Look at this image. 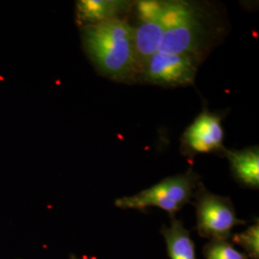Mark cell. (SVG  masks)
Masks as SVG:
<instances>
[{
	"label": "cell",
	"instance_id": "4",
	"mask_svg": "<svg viewBox=\"0 0 259 259\" xmlns=\"http://www.w3.org/2000/svg\"><path fill=\"white\" fill-rule=\"evenodd\" d=\"M201 63L200 59L188 54L157 52L141 67L137 82L162 88L191 85Z\"/></svg>",
	"mask_w": 259,
	"mask_h": 259
},
{
	"label": "cell",
	"instance_id": "8",
	"mask_svg": "<svg viewBox=\"0 0 259 259\" xmlns=\"http://www.w3.org/2000/svg\"><path fill=\"white\" fill-rule=\"evenodd\" d=\"M223 155L228 158L232 174L238 182L252 189H258L259 150L257 146L242 150L225 149Z\"/></svg>",
	"mask_w": 259,
	"mask_h": 259
},
{
	"label": "cell",
	"instance_id": "7",
	"mask_svg": "<svg viewBox=\"0 0 259 259\" xmlns=\"http://www.w3.org/2000/svg\"><path fill=\"white\" fill-rule=\"evenodd\" d=\"M132 3L120 0H81L76 3V21L79 27L120 19Z\"/></svg>",
	"mask_w": 259,
	"mask_h": 259
},
{
	"label": "cell",
	"instance_id": "1",
	"mask_svg": "<svg viewBox=\"0 0 259 259\" xmlns=\"http://www.w3.org/2000/svg\"><path fill=\"white\" fill-rule=\"evenodd\" d=\"M83 50L103 76L123 83L137 82L139 64L134 27L125 19H112L81 28Z\"/></svg>",
	"mask_w": 259,
	"mask_h": 259
},
{
	"label": "cell",
	"instance_id": "9",
	"mask_svg": "<svg viewBox=\"0 0 259 259\" xmlns=\"http://www.w3.org/2000/svg\"><path fill=\"white\" fill-rule=\"evenodd\" d=\"M164 33L165 28L158 21H145L134 27V41L139 71L149 59L159 51Z\"/></svg>",
	"mask_w": 259,
	"mask_h": 259
},
{
	"label": "cell",
	"instance_id": "5",
	"mask_svg": "<svg viewBox=\"0 0 259 259\" xmlns=\"http://www.w3.org/2000/svg\"><path fill=\"white\" fill-rule=\"evenodd\" d=\"M211 27L204 13L196 6L192 15L184 22L165 31L158 52L188 54L203 61L213 42Z\"/></svg>",
	"mask_w": 259,
	"mask_h": 259
},
{
	"label": "cell",
	"instance_id": "11",
	"mask_svg": "<svg viewBox=\"0 0 259 259\" xmlns=\"http://www.w3.org/2000/svg\"><path fill=\"white\" fill-rule=\"evenodd\" d=\"M196 6L186 1H162L158 22L165 31L176 27L192 15Z\"/></svg>",
	"mask_w": 259,
	"mask_h": 259
},
{
	"label": "cell",
	"instance_id": "3",
	"mask_svg": "<svg viewBox=\"0 0 259 259\" xmlns=\"http://www.w3.org/2000/svg\"><path fill=\"white\" fill-rule=\"evenodd\" d=\"M197 232L209 240H229L235 226L246 225L237 218L230 198L208 191L201 182L195 192Z\"/></svg>",
	"mask_w": 259,
	"mask_h": 259
},
{
	"label": "cell",
	"instance_id": "6",
	"mask_svg": "<svg viewBox=\"0 0 259 259\" xmlns=\"http://www.w3.org/2000/svg\"><path fill=\"white\" fill-rule=\"evenodd\" d=\"M222 117L204 108L194 121L185 129L181 138V152L187 157L199 154L222 153L225 133Z\"/></svg>",
	"mask_w": 259,
	"mask_h": 259
},
{
	"label": "cell",
	"instance_id": "15",
	"mask_svg": "<svg viewBox=\"0 0 259 259\" xmlns=\"http://www.w3.org/2000/svg\"><path fill=\"white\" fill-rule=\"evenodd\" d=\"M69 259H85V258H82V257H79V256H76V255H74V254H71V255H70V257H69Z\"/></svg>",
	"mask_w": 259,
	"mask_h": 259
},
{
	"label": "cell",
	"instance_id": "12",
	"mask_svg": "<svg viewBox=\"0 0 259 259\" xmlns=\"http://www.w3.org/2000/svg\"><path fill=\"white\" fill-rule=\"evenodd\" d=\"M233 244L241 247L248 258L259 259V222L253 223L244 232L231 236Z\"/></svg>",
	"mask_w": 259,
	"mask_h": 259
},
{
	"label": "cell",
	"instance_id": "2",
	"mask_svg": "<svg viewBox=\"0 0 259 259\" xmlns=\"http://www.w3.org/2000/svg\"><path fill=\"white\" fill-rule=\"evenodd\" d=\"M200 183V176L189 169L183 174L168 177L138 194L119 198L115 201V205L123 209L156 206L165 210L170 216H175L185 204L191 202Z\"/></svg>",
	"mask_w": 259,
	"mask_h": 259
},
{
	"label": "cell",
	"instance_id": "14",
	"mask_svg": "<svg viewBox=\"0 0 259 259\" xmlns=\"http://www.w3.org/2000/svg\"><path fill=\"white\" fill-rule=\"evenodd\" d=\"M162 1L144 0L137 3L139 19L141 22L145 21H158L161 12Z\"/></svg>",
	"mask_w": 259,
	"mask_h": 259
},
{
	"label": "cell",
	"instance_id": "10",
	"mask_svg": "<svg viewBox=\"0 0 259 259\" xmlns=\"http://www.w3.org/2000/svg\"><path fill=\"white\" fill-rule=\"evenodd\" d=\"M170 225L161 228L169 258L196 259L195 244L190 233L176 216H170Z\"/></svg>",
	"mask_w": 259,
	"mask_h": 259
},
{
	"label": "cell",
	"instance_id": "13",
	"mask_svg": "<svg viewBox=\"0 0 259 259\" xmlns=\"http://www.w3.org/2000/svg\"><path fill=\"white\" fill-rule=\"evenodd\" d=\"M204 255L205 259H249L229 240H209L204 246Z\"/></svg>",
	"mask_w": 259,
	"mask_h": 259
}]
</instances>
